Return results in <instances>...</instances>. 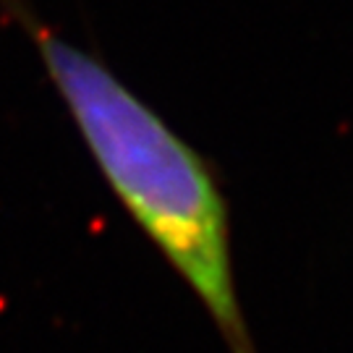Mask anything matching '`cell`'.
Returning <instances> with one entry per match:
<instances>
[{"instance_id":"1","label":"cell","mask_w":353,"mask_h":353,"mask_svg":"<svg viewBox=\"0 0 353 353\" xmlns=\"http://www.w3.org/2000/svg\"><path fill=\"white\" fill-rule=\"evenodd\" d=\"M0 6L37 48L118 202L212 316L230 353H256L241 312L228 204L210 163L105 65L58 37L26 0Z\"/></svg>"}]
</instances>
